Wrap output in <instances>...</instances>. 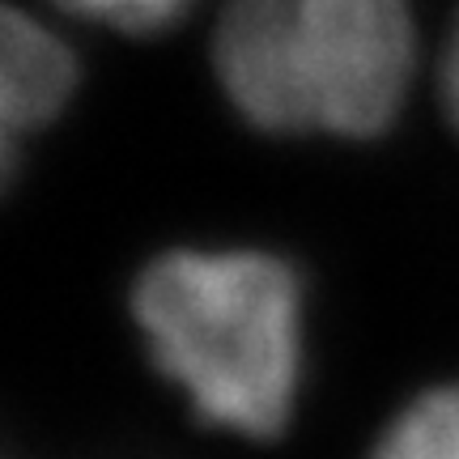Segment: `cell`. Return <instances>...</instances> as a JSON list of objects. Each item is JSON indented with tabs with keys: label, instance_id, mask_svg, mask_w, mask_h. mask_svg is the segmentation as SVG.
I'll return each instance as SVG.
<instances>
[{
	"label": "cell",
	"instance_id": "1",
	"mask_svg": "<svg viewBox=\"0 0 459 459\" xmlns=\"http://www.w3.org/2000/svg\"><path fill=\"white\" fill-rule=\"evenodd\" d=\"M162 366L204 421L251 438L285 429L298 395V277L260 251H170L132 294Z\"/></svg>",
	"mask_w": 459,
	"mask_h": 459
},
{
	"label": "cell",
	"instance_id": "2",
	"mask_svg": "<svg viewBox=\"0 0 459 459\" xmlns=\"http://www.w3.org/2000/svg\"><path fill=\"white\" fill-rule=\"evenodd\" d=\"M213 65L260 128L375 136L409 90V0H230Z\"/></svg>",
	"mask_w": 459,
	"mask_h": 459
},
{
	"label": "cell",
	"instance_id": "3",
	"mask_svg": "<svg viewBox=\"0 0 459 459\" xmlns=\"http://www.w3.org/2000/svg\"><path fill=\"white\" fill-rule=\"evenodd\" d=\"M77 85V65L51 30L22 9L0 22V119L13 141L22 128H43L60 115Z\"/></svg>",
	"mask_w": 459,
	"mask_h": 459
},
{
	"label": "cell",
	"instance_id": "4",
	"mask_svg": "<svg viewBox=\"0 0 459 459\" xmlns=\"http://www.w3.org/2000/svg\"><path fill=\"white\" fill-rule=\"evenodd\" d=\"M370 459H459V387L412 400L378 438Z\"/></svg>",
	"mask_w": 459,
	"mask_h": 459
},
{
	"label": "cell",
	"instance_id": "5",
	"mask_svg": "<svg viewBox=\"0 0 459 459\" xmlns=\"http://www.w3.org/2000/svg\"><path fill=\"white\" fill-rule=\"evenodd\" d=\"M56 4L82 17H94V22H111L128 34L166 30L192 9V0H56Z\"/></svg>",
	"mask_w": 459,
	"mask_h": 459
},
{
	"label": "cell",
	"instance_id": "6",
	"mask_svg": "<svg viewBox=\"0 0 459 459\" xmlns=\"http://www.w3.org/2000/svg\"><path fill=\"white\" fill-rule=\"evenodd\" d=\"M443 99L451 119L459 124V26L451 34V48H446V65H443Z\"/></svg>",
	"mask_w": 459,
	"mask_h": 459
}]
</instances>
